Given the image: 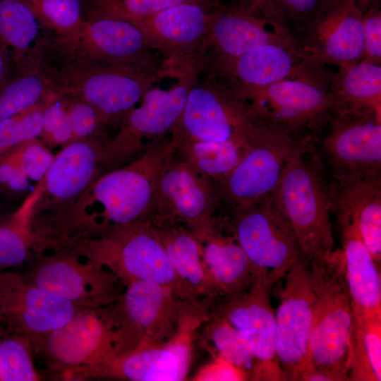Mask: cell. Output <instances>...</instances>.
<instances>
[{
  "label": "cell",
  "mask_w": 381,
  "mask_h": 381,
  "mask_svg": "<svg viewBox=\"0 0 381 381\" xmlns=\"http://www.w3.org/2000/svg\"><path fill=\"white\" fill-rule=\"evenodd\" d=\"M315 301L306 367L329 370L350 380L349 370L353 310L341 250L323 262H311Z\"/></svg>",
  "instance_id": "5b68a950"
},
{
  "label": "cell",
  "mask_w": 381,
  "mask_h": 381,
  "mask_svg": "<svg viewBox=\"0 0 381 381\" xmlns=\"http://www.w3.org/2000/svg\"><path fill=\"white\" fill-rule=\"evenodd\" d=\"M59 97L66 107L73 141L90 138L108 137L106 133L107 125L92 105L71 97Z\"/></svg>",
  "instance_id": "b9f144b4"
},
{
  "label": "cell",
  "mask_w": 381,
  "mask_h": 381,
  "mask_svg": "<svg viewBox=\"0 0 381 381\" xmlns=\"http://www.w3.org/2000/svg\"><path fill=\"white\" fill-rule=\"evenodd\" d=\"M210 310L201 302L186 303L177 331L166 343L137 349L91 368L80 380L115 378L131 381H181L186 379L192 362L198 330L208 319Z\"/></svg>",
  "instance_id": "30bf717a"
},
{
  "label": "cell",
  "mask_w": 381,
  "mask_h": 381,
  "mask_svg": "<svg viewBox=\"0 0 381 381\" xmlns=\"http://www.w3.org/2000/svg\"><path fill=\"white\" fill-rule=\"evenodd\" d=\"M267 26L248 4L224 5L219 0L211 11L207 54L236 57L262 44H296L293 39L269 30Z\"/></svg>",
  "instance_id": "484cf974"
},
{
  "label": "cell",
  "mask_w": 381,
  "mask_h": 381,
  "mask_svg": "<svg viewBox=\"0 0 381 381\" xmlns=\"http://www.w3.org/2000/svg\"><path fill=\"white\" fill-rule=\"evenodd\" d=\"M233 1H238L239 3H243V4H249L251 3L253 0H233Z\"/></svg>",
  "instance_id": "f907efd6"
},
{
  "label": "cell",
  "mask_w": 381,
  "mask_h": 381,
  "mask_svg": "<svg viewBox=\"0 0 381 381\" xmlns=\"http://www.w3.org/2000/svg\"><path fill=\"white\" fill-rule=\"evenodd\" d=\"M306 138L295 136L275 127L250 145L235 169L224 179L214 182L222 203L234 210L272 195L289 156Z\"/></svg>",
  "instance_id": "d6986e66"
},
{
  "label": "cell",
  "mask_w": 381,
  "mask_h": 381,
  "mask_svg": "<svg viewBox=\"0 0 381 381\" xmlns=\"http://www.w3.org/2000/svg\"><path fill=\"white\" fill-rule=\"evenodd\" d=\"M13 69L10 53L0 46V89L9 78Z\"/></svg>",
  "instance_id": "7dc6e473"
},
{
  "label": "cell",
  "mask_w": 381,
  "mask_h": 381,
  "mask_svg": "<svg viewBox=\"0 0 381 381\" xmlns=\"http://www.w3.org/2000/svg\"><path fill=\"white\" fill-rule=\"evenodd\" d=\"M23 274L35 285L80 309L98 308L113 303L126 285L97 262L70 253L34 256Z\"/></svg>",
  "instance_id": "9a60e30c"
},
{
  "label": "cell",
  "mask_w": 381,
  "mask_h": 381,
  "mask_svg": "<svg viewBox=\"0 0 381 381\" xmlns=\"http://www.w3.org/2000/svg\"><path fill=\"white\" fill-rule=\"evenodd\" d=\"M31 339L0 318V381H37Z\"/></svg>",
  "instance_id": "8d00e7d4"
},
{
  "label": "cell",
  "mask_w": 381,
  "mask_h": 381,
  "mask_svg": "<svg viewBox=\"0 0 381 381\" xmlns=\"http://www.w3.org/2000/svg\"><path fill=\"white\" fill-rule=\"evenodd\" d=\"M203 335L212 356H219L248 373L250 378L257 363L246 339L224 316L210 310Z\"/></svg>",
  "instance_id": "d590c367"
},
{
  "label": "cell",
  "mask_w": 381,
  "mask_h": 381,
  "mask_svg": "<svg viewBox=\"0 0 381 381\" xmlns=\"http://www.w3.org/2000/svg\"><path fill=\"white\" fill-rule=\"evenodd\" d=\"M154 226L176 274L196 300L205 297L213 303L217 301L219 294L205 267L195 234L181 225Z\"/></svg>",
  "instance_id": "f546056e"
},
{
  "label": "cell",
  "mask_w": 381,
  "mask_h": 381,
  "mask_svg": "<svg viewBox=\"0 0 381 381\" xmlns=\"http://www.w3.org/2000/svg\"><path fill=\"white\" fill-rule=\"evenodd\" d=\"M133 23L116 17L90 14L69 32H49V54L61 63L85 62L159 66L164 58Z\"/></svg>",
  "instance_id": "52a82bcc"
},
{
  "label": "cell",
  "mask_w": 381,
  "mask_h": 381,
  "mask_svg": "<svg viewBox=\"0 0 381 381\" xmlns=\"http://www.w3.org/2000/svg\"><path fill=\"white\" fill-rule=\"evenodd\" d=\"M270 126L254 104L207 73L189 90L171 133L181 140H240L250 145Z\"/></svg>",
  "instance_id": "8992f818"
},
{
  "label": "cell",
  "mask_w": 381,
  "mask_h": 381,
  "mask_svg": "<svg viewBox=\"0 0 381 381\" xmlns=\"http://www.w3.org/2000/svg\"><path fill=\"white\" fill-rule=\"evenodd\" d=\"M179 142L177 155L214 182L230 174L250 147L240 140H179Z\"/></svg>",
  "instance_id": "d6a6232c"
},
{
  "label": "cell",
  "mask_w": 381,
  "mask_h": 381,
  "mask_svg": "<svg viewBox=\"0 0 381 381\" xmlns=\"http://www.w3.org/2000/svg\"><path fill=\"white\" fill-rule=\"evenodd\" d=\"M108 140L90 138L62 146L39 184L32 216L65 207L104 174L103 152Z\"/></svg>",
  "instance_id": "603a6c76"
},
{
  "label": "cell",
  "mask_w": 381,
  "mask_h": 381,
  "mask_svg": "<svg viewBox=\"0 0 381 381\" xmlns=\"http://www.w3.org/2000/svg\"><path fill=\"white\" fill-rule=\"evenodd\" d=\"M350 380H381V310L362 312L353 308Z\"/></svg>",
  "instance_id": "1f68e13d"
},
{
  "label": "cell",
  "mask_w": 381,
  "mask_h": 381,
  "mask_svg": "<svg viewBox=\"0 0 381 381\" xmlns=\"http://www.w3.org/2000/svg\"><path fill=\"white\" fill-rule=\"evenodd\" d=\"M250 378L245 370L219 356L201 367L193 376L194 381H243Z\"/></svg>",
  "instance_id": "f6af8a7d"
},
{
  "label": "cell",
  "mask_w": 381,
  "mask_h": 381,
  "mask_svg": "<svg viewBox=\"0 0 381 381\" xmlns=\"http://www.w3.org/2000/svg\"><path fill=\"white\" fill-rule=\"evenodd\" d=\"M332 0H262L253 10L277 33L292 36Z\"/></svg>",
  "instance_id": "74e56055"
},
{
  "label": "cell",
  "mask_w": 381,
  "mask_h": 381,
  "mask_svg": "<svg viewBox=\"0 0 381 381\" xmlns=\"http://www.w3.org/2000/svg\"><path fill=\"white\" fill-rule=\"evenodd\" d=\"M32 344L35 356L59 380H80L87 370L128 351L109 306L80 309L65 325Z\"/></svg>",
  "instance_id": "277c9868"
},
{
  "label": "cell",
  "mask_w": 381,
  "mask_h": 381,
  "mask_svg": "<svg viewBox=\"0 0 381 381\" xmlns=\"http://www.w3.org/2000/svg\"><path fill=\"white\" fill-rule=\"evenodd\" d=\"M39 193L38 185L16 210L0 217V270L18 267L32 260L30 224Z\"/></svg>",
  "instance_id": "836d02e7"
},
{
  "label": "cell",
  "mask_w": 381,
  "mask_h": 381,
  "mask_svg": "<svg viewBox=\"0 0 381 381\" xmlns=\"http://www.w3.org/2000/svg\"><path fill=\"white\" fill-rule=\"evenodd\" d=\"M212 3L185 2L133 22L164 58L166 77L205 71Z\"/></svg>",
  "instance_id": "7c38bea8"
},
{
  "label": "cell",
  "mask_w": 381,
  "mask_h": 381,
  "mask_svg": "<svg viewBox=\"0 0 381 381\" xmlns=\"http://www.w3.org/2000/svg\"><path fill=\"white\" fill-rule=\"evenodd\" d=\"M221 204L215 183L176 154L160 177L147 221L153 226H183L200 240L215 229Z\"/></svg>",
  "instance_id": "5bb4252c"
},
{
  "label": "cell",
  "mask_w": 381,
  "mask_h": 381,
  "mask_svg": "<svg viewBox=\"0 0 381 381\" xmlns=\"http://www.w3.org/2000/svg\"><path fill=\"white\" fill-rule=\"evenodd\" d=\"M274 284L269 279L255 277L246 291L217 300L212 308L250 345L257 360L250 376L253 380H283L275 352L276 320L270 299Z\"/></svg>",
  "instance_id": "ffe728a7"
},
{
  "label": "cell",
  "mask_w": 381,
  "mask_h": 381,
  "mask_svg": "<svg viewBox=\"0 0 381 381\" xmlns=\"http://www.w3.org/2000/svg\"><path fill=\"white\" fill-rule=\"evenodd\" d=\"M52 93L92 105L107 126L119 127L124 116L157 80L165 78L164 65L140 66L99 63L51 64Z\"/></svg>",
  "instance_id": "7a4b0ae2"
},
{
  "label": "cell",
  "mask_w": 381,
  "mask_h": 381,
  "mask_svg": "<svg viewBox=\"0 0 381 381\" xmlns=\"http://www.w3.org/2000/svg\"><path fill=\"white\" fill-rule=\"evenodd\" d=\"M334 111L381 110V65L360 61L338 68L329 83Z\"/></svg>",
  "instance_id": "4dcf8cb0"
},
{
  "label": "cell",
  "mask_w": 381,
  "mask_h": 381,
  "mask_svg": "<svg viewBox=\"0 0 381 381\" xmlns=\"http://www.w3.org/2000/svg\"><path fill=\"white\" fill-rule=\"evenodd\" d=\"M188 302L169 287L133 281L126 284L119 298L109 306L132 351L170 340Z\"/></svg>",
  "instance_id": "e0dca14e"
},
{
  "label": "cell",
  "mask_w": 381,
  "mask_h": 381,
  "mask_svg": "<svg viewBox=\"0 0 381 381\" xmlns=\"http://www.w3.org/2000/svg\"><path fill=\"white\" fill-rule=\"evenodd\" d=\"M41 28L61 35L77 28L83 20L80 0H23Z\"/></svg>",
  "instance_id": "f35d334b"
},
{
  "label": "cell",
  "mask_w": 381,
  "mask_h": 381,
  "mask_svg": "<svg viewBox=\"0 0 381 381\" xmlns=\"http://www.w3.org/2000/svg\"><path fill=\"white\" fill-rule=\"evenodd\" d=\"M63 253L97 262L125 284L153 282L170 288L184 301H199L176 274L155 226L148 221L116 227L97 238L79 241Z\"/></svg>",
  "instance_id": "3957f363"
},
{
  "label": "cell",
  "mask_w": 381,
  "mask_h": 381,
  "mask_svg": "<svg viewBox=\"0 0 381 381\" xmlns=\"http://www.w3.org/2000/svg\"><path fill=\"white\" fill-rule=\"evenodd\" d=\"M41 26L23 0H0V46L14 63L20 60L39 39Z\"/></svg>",
  "instance_id": "e575fe53"
},
{
  "label": "cell",
  "mask_w": 381,
  "mask_h": 381,
  "mask_svg": "<svg viewBox=\"0 0 381 381\" xmlns=\"http://www.w3.org/2000/svg\"><path fill=\"white\" fill-rule=\"evenodd\" d=\"M298 380L303 381H346L343 376L335 373L316 368H308L300 375Z\"/></svg>",
  "instance_id": "bcb514c9"
},
{
  "label": "cell",
  "mask_w": 381,
  "mask_h": 381,
  "mask_svg": "<svg viewBox=\"0 0 381 381\" xmlns=\"http://www.w3.org/2000/svg\"><path fill=\"white\" fill-rule=\"evenodd\" d=\"M272 194L231 210V217L226 226L246 254L255 277L267 278L276 283L304 256L290 223L278 208Z\"/></svg>",
  "instance_id": "9c48e42d"
},
{
  "label": "cell",
  "mask_w": 381,
  "mask_h": 381,
  "mask_svg": "<svg viewBox=\"0 0 381 381\" xmlns=\"http://www.w3.org/2000/svg\"><path fill=\"white\" fill-rule=\"evenodd\" d=\"M275 313L276 356L283 380H298L306 367L315 301L312 263L301 258L288 270Z\"/></svg>",
  "instance_id": "ac0fdd59"
},
{
  "label": "cell",
  "mask_w": 381,
  "mask_h": 381,
  "mask_svg": "<svg viewBox=\"0 0 381 381\" xmlns=\"http://www.w3.org/2000/svg\"><path fill=\"white\" fill-rule=\"evenodd\" d=\"M205 71L238 93L289 79H307L329 86L333 71L296 44H266L236 57L205 56Z\"/></svg>",
  "instance_id": "4fadbf2b"
},
{
  "label": "cell",
  "mask_w": 381,
  "mask_h": 381,
  "mask_svg": "<svg viewBox=\"0 0 381 381\" xmlns=\"http://www.w3.org/2000/svg\"><path fill=\"white\" fill-rule=\"evenodd\" d=\"M337 224L354 222L378 266L381 259V173L332 178L329 183Z\"/></svg>",
  "instance_id": "d4e9b609"
},
{
  "label": "cell",
  "mask_w": 381,
  "mask_h": 381,
  "mask_svg": "<svg viewBox=\"0 0 381 381\" xmlns=\"http://www.w3.org/2000/svg\"><path fill=\"white\" fill-rule=\"evenodd\" d=\"M363 47L361 61L381 65L380 5L368 9L362 17Z\"/></svg>",
  "instance_id": "ee69618b"
},
{
  "label": "cell",
  "mask_w": 381,
  "mask_h": 381,
  "mask_svg": "<svg viewBox=\"0 0 381 381\" xmlns=\"http://www.w3.org/2000/svg\"><path fill=\"white\" fill-rule=\"evenodd\" d=\"M363 14L368 9L373 6L380 5V0H353Z\"/></svg>",
  "instance_id": "c3c4849f"
},
{
  "label": "cell",
  "mask_w": 381,
  "mask_h": 381,
  "mask_svg": "<svg viewBox=\"0 0 381 381\" xmlns=\"http://www.w3.org/2000/svg\"><path fill=\"white\" fill-rule=\"evenodd\" d=\"M238 94L271 123L299 138L317 139L334 113L329 86L307 79L284 80Z\"/></svg>",
  "instance_id": "2e32d148"
},
{
  "label": "cell",
  "mask_w": 381,
  "mask_h": 381,
  "mask_svg": "<svg viewBox=\"0 0 381 381\" xmlns=\"http://www.w3.org/2000/svg\"><path fill=\"white\" fill-rule=\"evenodd\" d=\"M315 140L306 138L295 147L272 196L290 223L303 256L320 263L328 260L334 250L329 183L314 153Z\"/></svg>",
  "instance_id": "6da1fadb"
},
{
  "label": "cell",
  "mask_w": 381,
  "mask_h": 381,
  "mask_svg": "<svg viewBox=\"0 0 381 381\" xmlns=\"http://www.w3.org/2000/svg\"><path fill=\"white\" fill-rule=\"evenodd\" d=\"M217 0H90V14L119 18L131 23L152 16L176 4Z\"/></svg>",
  "instance_id": "60d3db41"
},
{
  "label": "cell",
  "mask_w": 381,
  "mask_h": 381,
  "mask_svg": "<svg viewBox=\"0 0 381 381\" xmlns=\"http://www.w3.org/2000/svg\"><path fill=\"white\" fill-rule=\"evenodd\" d=\"M51 64L48 32L13 64L11 74L0 89V121L36 106L52 94Z\"/></svg>",
  "instance_id": "4316f807"
},
{
  "label": "cell",
  "mask_w": 381,
  "mask_h": 381,
  "mask_svg": "<svg viewBox=\"0 0 381 381\" xmlns=\"http://www.w3.org/2000/svg\"><path fill=\"white\" fill-rule=\"evenodd\" d=\"M262 0H253L251 3L248 4V7L251 11L255 8V7L262 1Z\"/></svg>",
  "instance_id": "681fc988"
},
{
  "label": "cell",
  "mask_w": 381,
  "mask_h": 381,
  "mask_svg": "<svg viewBox=\"0 0 381 381\" xmlns=\"http://www.w3.org/2000/svg\"><path fill=\"white\" fill-rule=\"evenodd\" d=\"M200 74L185 73L178 76L176 83L167 90L151 87L146 91L140 105L124 116L115 136L107 140L103 152L104 173L133 161L171 132Z\"/></svg>",
  "instance_id": "ba28073f"
},
{
  "label": "cell",
  "mask_w": 381,
  "mask_h": 381,
  "mask_svg": "<svg viewBox=\"0 0 381 381\" xmlns=\"http://www.w3.org/2000/svg\"><path fill=\"white\" fill-rule=\"evenodd\" d=\"M179 147L178 138L167 134L133 161L95 181L97 193L117 225L147 221L160 177Z\"/></svg>",
  "instance_id": "8fae6325"
},
{
  "label": "cell",
  "mask_w": 381,
  "mask_h": 381,
  "mask_svg": "<svg viewBox=\"0 0 381 381\" xmlns=\"http://www.w3.org/2000/svg\"><path fill=\"white\" fill-rule=\"evenodd\" d=\"M362 17L353 0H332L292 39L303 53L321 65L351 66L362 56Z\"/></svg>",
  "instance_id": "7402d4cb"
},
{
  "label": "cell",
  "mask_w": 381,
  "mask_h": 381,
  "mask_svg": "<svg viewBox=\"0 0 381 381\" xmlns=\"http://www.w3.org/2000/svg\"><path fill=\"white\" fill-rule=\"evenodd\" d=\"M40 138L51 149L61 147L72 141L73 133L68 115L62 101L52 93L43 113Z\"/></svg>",
  "instance_id": "7bdbcfd3"
},
{
  "label": "cell",
  "mask_w": 381,
  "mask_h": 381,
  "mask_svg": "<svg viewBox=\"0 0 381 381\" xmlns=\"http://www.w3.org/2000/svg\"><path fill=\"white\" fill-rule=\"evenodd\" d=\"M199 241L202 261L219 299L240 294L250 286L255 279L252 265L231 232L225 234L218 222Z\"/></svg>",
  "instance_id": "83f0119b"
},
{
  "label": "cell",
  "mask_w": 381,
  "mask_h": 381,
  "mask_svg": "<svg viewBox=\"0 0 381 381\" xmlns=\"http://www.w3.org/2000/svg\"><path fill=\"white\" fill-rule=\"evenodd\" d=\"M340 231L345 278L353 308L381 310V282L377 265L354 222L337 224Z\"/></svg>",
  "instance_id": "f1b7e54d"
},
{
  "label": "cell",
  "mask_w": 381,
  "mask_h": 381,
  "mask_svg": "<svg viewBox=\"0 0 381 381\" xmlns=\"http://www.w3.org/2000/svg\"><path fill=\"white\" fill-rule=\"evenodd\" d=\"M322 147L332 177L381 173V110L334 111Z\"/></svg>",
  "instance_id": "44dd1931"
},
{
  "label": "cell",
  "mask_w": 381,
  "mask_h": 381,
  "mask_svg": "<svg viewBox=\"0 0 381 381\" xmlns=\"http://www.w3.org/2000/svg\"><path fill=\"white\" fill-rule=\"evenodd\" d=\"M79 310L23 274L0 270V318L32 343L65 325Z\"/></svg>",
  "instance_id": "cb8c5ba5"
},
{
  "label": "cell",
  "mask_w": 381,
  "mask_h": 381,
  "mask_svg": "<svg viewBox=\"0 0 381 381\" xmlns=\"http://www.w3.org/2000/svg\"><path fill=\"white\" fill-rule=\"evenodd\" d=\"M51 95L36 106L0 121V157L25 142L40 138L44 109Z\"/></svg>",
  "instance_id": "ab89813d"
}]
</instances>
